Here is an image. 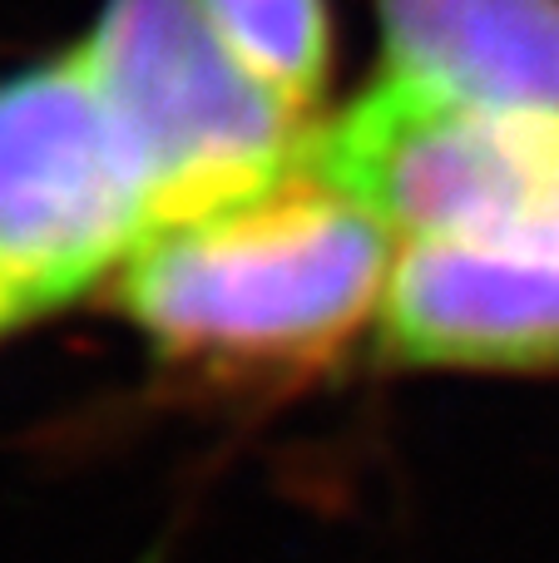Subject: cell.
<instances>
[{
  "label": "cell",
  "instance_id": "cell-1",
  "mask_svg": "<svg viewBox=\"0 0 559 563\" xmlns=\"http://www.w3.org/2000/svg\"><path fill=\"white\" fill-rule=\"evenodd\" d=\"M402 238L307 144L277 184L164 223L114 277L158 361L218 380H297L382 321Z\"/></svg>",
  "mask_w": 559,
  "mask_h": 563
},
{
  "label": "cell",
  "instance_id": "cell-7",
  "mask_svg": "<svg viewBox=\"0 0 559 563\" xmlns=\"http://www.w3.org/2000/svg\"><path fill=\"white\" fill-rule=\"evenodd\" d=\"M198 5L267 89H277L303 119L317 114L332 79L327 0H198Z\"/></svg>",
  "mask_w": 559,
  "mask_h": 563
},
{
  "label": "cell",
  "instance_id": "cell-6",
  "mask_svg": "<svg viewBox=\"0 0 559 563\" xmlns=\"http://www.w3.org/2000/svg\"><path fill=\"white\" fill-rule=\"evenodd\" d=\"M382 69L412 99L559 124V0H372Z\"/></svg>",
  "mask_w": 559,
  "mask_h": 563
},
{
  "label": "cell",
  "instance_id": "cell-4",
  "mask_svg": "<svg viewBox=\"0 0 559 563\" xmlns=\"http://www.w3.org/2000/svg\"><path fill=\"white\" fill-rule=\"evenodd\" d=\"M342 188L412 238H475L559 257V124H511L372 89L317 129Z\"/></svg>",
  "mask_w": 559,
  "mask_h": 563
},
{
  "label": "cell",
  "instance_id": "cell-8",
  "mask_svg": "<svg viewBox=\"0 0 559 563\" xmlns=\"http://www.w3.org/2000/svg\"><path fill=\"white\" fill-rule=\"evenodd\" d=\"M6 331H15V327H10V321H6V311H0V336H6Z\"/></svg>",
  "mask_w": 559,
  "mask_h": 563
},
{
  "label": "cell",
  "instance_id": "cell-3",
  "mask_svg": "<svg viewBox=\"0 0 559 563\" xmlns=\"http://www.w3.org/2000/svg\"><path fill=\"white\" fill-rule=\"evenodd\" d=\"M154 194L85 49L0 75V311L40 321L114 282Z\"/></svg>",
  "mask_w": 559,
  "mask_h": 563
},
{
  "label": "cell",
  "instance_id": "cell-5",
  "mask_svg": "<svg viewBox=\"0 0 559 563\" xmlns=\"http://www.w3.org/2000/svg\"><path fill=\"white\" fill-rule=\"evenodd\" d=\"M382 351L412 371L559 376V257L412 238L382 301Z\"/></svg>",
  "mask_w": 559,
  "mask_h": 563
},
{
  "label": "cell",
  "instance_id": "cell-2",
  "mask_svg": "<svg viewBox=\"0 0 559 563\" xmlns=\"http://www.w3.org/2000/svg\"><path fill=\"white\" fill-rule=\"evenodd\" d=\"M154 194V228L238 203L303 164L313 119L267 89L198 0H105L79 40Z\"/></svg>",
  "mask_w": 559,
  "mask_h": 563
}]
</instances>
